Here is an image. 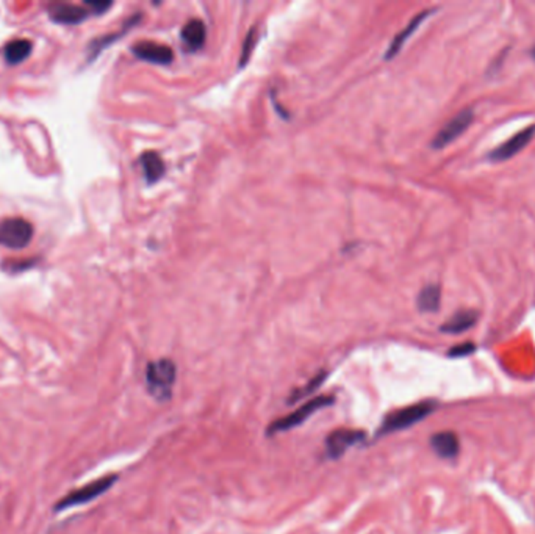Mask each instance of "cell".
I'll return each instance as SVG.
<instances>
[{
	"label": "cell",
	"instance_id": "cell-1",
	"mask_svg": "<svg viewBox=\"0 0 535 534\" xmlns=\"http://www.w3.org/2000/svg\"><path fill=\"white\" fill-rule=\"evenodd\" d=\"M177 368L170 359L150 362L146 368V386L155 400L167 401L171 398Z\"/></svg>",
	"mask_w": 535,
	"mask_h": 534
},
{
	"label": "cell",
	"instance_id": "cell-2",
	"mask_svg": "<svg viewBox=\"0 0 535 534\" xmlns=\"http://www.w3.org/2000/svg\"><path fill=\"white\" fill-rule=\"evenodd\" d=\"M435 406L437 404L434 401H421V403L402 407V409L388 413V416L383 418V423L381 428H379L377 436L392 434L396 433V431L410 428V426L417 425L418 422H421V420L430 416V413L435 411Z\"/></svg>",
	"mask_w": 535,
	"mask_h": 534
},
{
	"label": "cell",
	"instance_id": "cell-3",
	"mask_svg": "<svg viewBox=\"0 0 535 534\" xmlns=\"http://www.w3.org/2000/svg\"><path fill=\"white\" fill-rule=\"evenodd\" d=\"M334 403H335V398L329 397V395H321V397L310 400L309 403L300 406L299 409L293 411L291 413H288V416L273 422L271 425H269V428L266 429V434L273 436V434L285 433V431H288V429L296 428V426L302 425L310 416H314L316 411L324 409V407H329L330 404H334Z\"/></svg>",
	"mask_w": 535,
	"mask_h": 534
},
{
	"label": "cell",
	"instance_id": "cell-4",
	"mask_svg": "<svg viewBox=\"0 0 535 534\" xmlns=\"http://www.w3.org/2000/svg\"><path fill=\"white\" fill-rule=\"evenodd\" d=\"M116 481H118V475H110V477L96 479V481L83 486V488H80V489L72 490L63 498V500H60L57 503L55 511L60 513V511H64V509L75 508V506H80V505H85V503L93 501L98 497H100L102 494H105L108 489L113 488V484Z\"/></svg>",
	"mask_w": 535,
	"mask_h": 534
},
{
	"label": "cell",
	"instance_id": "cell-5",
	"mask_svg": "<svg viewBox=\"0 0 535 534\" xmlns=\"http://www.w3.org/2000/svg\"><path fill=\"white\" fill-rule=\"evenodd\" d=\"M33 233V224L24 218H5L0 221V244L8 249L27 248Z\"/></svg>",
	"mask_w": 535,
	"mask_h": 534
},
{
	"label": "cell",
	"instance_id": "cell-6",
	"mask_svg": "<svg viewBox=\"0 0 535 534\" xmlns=\"http://www.w3.org/2000/svg\"><path fill=\"white\" fill-rule=\"evenodd\" d=\"M473 119H474V113L471 109H464L457 113V115L451 119L449 123L444 124L442 130L434 136V140H432V148L443 149L444 146L451 145V143L455 141L462 134H465L468 127L471 125Z\"/></svg>",
	"mask_w": 535,
	"mask_h": 534
},
{
	"label": "cell",
	"instance_id": "cell-7",
	"mask_svg": "<svg viewBox=\"0 0 535 534\" xmlns=\"http://www.w3.org/2000/svg\"><path fill=\"white\" fill-rule=\"evenodd\" d=\"M365 439V433L359 429H336L326 439V454L330 459H338L351 447Z\"/></svg>",
	"mask_w": 535,
	"mask_h": 534
},
{
	"label": "cell",
	"instance_id": "cell-8",
	"mask_svg": "<svg viewBox=\"0 0 535 534\" xmlns=\"http://www.w3.org/2000/svg\"><path fill=\"white\" fill-rule=\"evenodd\" d=\"M534 135H535V124L529 125V127H526L525 130H521L512 138H509L507 141H504L502 145L493 149V151L489 154V160L504 161L515 157L516 154H520L523 149L532 141Z\"/></svg>",
	"mask_w": 535,
	"mask_h": 534
},
{
	"label": "cell",
	"instance_id": "cell-9",
	"mask_svg": "<svg viewBox=\"0 0 535 534\" xmlns=\"http://www.w3.org/2000/svg\"><path fill=\"white\" fill-rule=\"evenodd\" d=\"M132 52L135 53L138 58L144 60V62L157 63V64H170L174 60V53L171 47L152 43V41H141L132 47Z\"/></svg>",
	"mask_w": 535,
	"mask_h": 534
},
{
	"label": "cell",
	"instance_id": "cell-10",
	"mask_svg": "<svg viewBox=\"0 0 535 534\" xmlns=\"http://www.w3.org/2000/svg\"><path fill=\"white\" fill-rule=\"evenodd\" d=\"M430 447L443 459H453L460 452V442L453 431H442L430 437Z\"/></svg>",
	"mask_w": 535,
	"mask_h": 534
},
{
	"label": "cell",
	"instance_id": "cell-11",
	"mask_svg": "<svg viewBox=\"0 0 535 534\" xmlns=\"http://www.w3.org/2000/svg\"><path fill=\"white\" fill-rule=\"evenodd\" d=\"M49 15L52 19L58 24L74 26V24H79L85 19L88 16V11L74 3H55L49 8Z\"/></svg>",
	"mask_w": 535,
	"mask_h": 534
},
{
	"label": "cell",
	"instance_id": "cell-12",
	"mask_svg": "<svg viewBox=\"0 0 535 534\" xmlns=\"http://www.w3.org/2000/svg\"><path fill=\"white\" fill-rule=\"evenodd\" d=\"M478 321V312L476 310H460L453 315L449 320L444 323L440 328L442 332L446 334H460L465 332L468 329H471Z\"/></svg>",
	"mask_w": 535,
	"mask_h": 534
},
{
	"label": "cell",
	"instance_id": "cell-13",
	"mask_svg": "<svg viewBox=\"0 0 535 534\" xmlns=\"http://www.w3.org/2000/svg\"><path fill=\"white\" fill-rule=\"evenodd\" d=\"M432 13H434V10H428V11H423V13H419L418 16H415L413 19H412V22L408 24V26H407L404 30H402V32L398 35V37H396V38L393 39V43L390 44L386 58H387V60L393 58V57L396 55V53H398V52L401 51V47L406 44V41H407L408 38H410L415 32H417V28H418L419 26H421V22L428 19V17H429Z\"/></svg>",
	"mask_w": 535,
	"mask_h": 534
},
{
	"label": "cell",
	"instance_id": "cell-14",
	"mask_svg": "<svg viewBox=\"0 0 535 534\" xmlns=\"http://www.w3.org/2000/svg\"><path fill=\"white\" fill-rule=\"evenodd\" d=\"M207 30L201 19H193L186 22V26L182 30V41L190 51L201 49L206 43Z\"/></svg>",
	"mask_w": 535,
	"mask_h": 534
},
{
	"label": "cell",
	"instance_id": "cell-15",
	"mask_svg": "<svg viewBox=\"0 0 535 534\" xmlns=\"http://www.w3.org/2000/svg\"><path fill=\"white\" fill-rule=\"evenodd\" d=\"M141 166L144 171V177H146L147 184H155L160 181L161 176L165 174V163L161 160L160 155L154 151H147L141 155Z\"/></svg>",
	"mask_w": 535,
	"mask_h": 534
},
{
	"label": "cell",
	"instance_id": "cell-16",
	"mask_svg": "<svg viewBox=\"0 0 535 534\" xmlns=\"http://www.w3.org/2000/svg\"><path fill=\"white\" fill-rule=\"evenodd\" d=\"M33 44L30 39L19 38L13 39L3 47V58L5 62L10 64H19L24 60H27L30 53H32Z\"/></svg>",
	"mask_w": 535,
	"mask_h": 534
},
{
	"label": "cell",
	"instance_id": "cell-17",
	"mask_svg": "<svg viewBox=\"0 0 535 534\" xmlns=\"http://www.w3.org/2000/svg\"><path fill=\"white\" fill-rule=\"evenodd\" d=\"M440 301H442L440 285L429 284L419 292L417 304H418V309L421 312H437L440 309Z\"/></svg>",
	"mask_w": 535,
	"mask_h": 534
},
{
	"label": "cell",
	"instance_id": "cell-18",
	"mask_svg": "<svg viewBox=\"0 0 535 534\" xmlns=\"http://www.w3.org/2000/svg\"><path fill=\"white\" fill-rule=\"evenodd\" d=\"M324 377H326V373H323V375H320V376H316L315 380H311V381L307 384V387H302V389L296 390V392H294V393L291 395V398H290V403H294V401H298V400L302 398L304 395H309V393L314 392V390H315V389H316L318 386H320V384L323 382Z\"/></svg>",
	"mask_w": 535,
	"mask_h": 534
},
{
	"label": "cell",
	"instance_id": "cell-19",
	"mask_svg": "<svg viewBox=\"0 0 535 534\" xmlns=\"http://www.w3.org/2000/svg\"><path fill=\"white\" fill-rule=\"evenodd\" d=\"M255 43H257V32H255V28H252L248 37H246L244 46H243V55H242V60H239V66H244L246 62H248L251 53H252V49L255 47Z\"/></svg>",
	"mask_w": 535,
	"mask_h": 534
},
{
	"label": "cell",
	"instance_id": "cell-20",
	"mask_svg": "<svg viewBox=\"0 0 535 534\" xmlns=\"http://www.w3.org/2000/svg\"><path fill=\"white\" fill-rule=\"evenodd\" d=\"M474 350H476V345H473V344H462V345H457L454 348H451L448 354H449L451 357H465V356H468V354H471Z\"/></svg>",
	"mask_w": 535,
	"mask_h": 534
},
{
	"label": "cell",
	"instance_id": "cell-21",
	"mask_svg": "<svg viewBox=\"0 0 535 534\" xmlns=\"http://www.w3.org/2000/svg\"><path fill=\"white\" fill-rule=\"evenodd\" d=\"M87 3H88L91 8H94L96 13H104V11H105L107 8H110V7H111V3H110V2H93V0H89V2H87Z\"/></svg>",
	"mask_w": 535,
	"mask_h": 534
},
{
	"label": "cell",
	"instance_id": "cell-22",
	"mask_svg": "<svg viewBox=\"0 0 535 534\" xmlns=\"http://www.w3.org/2000/svg\"><path fill=\"white\" fill-rule=\"evenodd\" d=\"M532 57H534V58H535V49H534V51H532Z\"/></svg>",
	"mask_w": 535,
	"mask_h": 534
}]
</instances>
